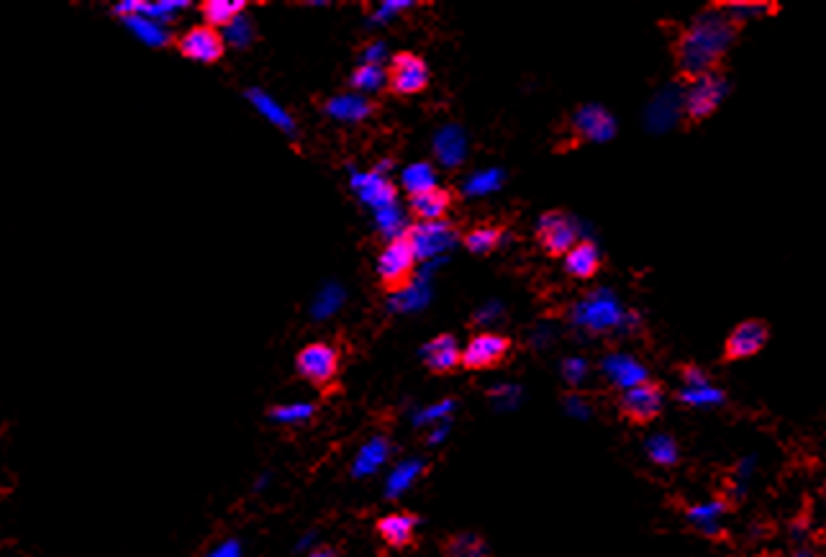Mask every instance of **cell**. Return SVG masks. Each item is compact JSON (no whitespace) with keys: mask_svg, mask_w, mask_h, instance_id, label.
<instances>
[{"mask_svg":"<svg viewBox=\"0 0 826 557\" xmlns=\"http://www.w3.org/2000/svg\"><path fill=\"white\" fill-rule=\"evenodd\" d=\"M737 39V26L721 6H708L675 39V67L685 83L719 70L721 60Z\"/></svg>","mask_w":826,"mask_h":557,"instance_id":"1","label":"cell"},{"mask_svg":"<svg viewBox=\"0 0 826 557\" xmlns=\"http://www.w3.org/2000/svg\"><path fill=\"white\" fill-rule=\"evenodd\" d=\"M421 262V249L413 232L396 237L378 257V285L380 291L396 296L408 291L416 280Z\"/></svg>","mask_w":826,"mask_h":557,"instance_id":"2","label":"cell"},{"mask_svg":"<svg viewBox=\"0 0 826 557\" xmlns=\"http://www.w3.org/2000/svg\"><path fill=\"white\" fill-rule=\"evenodd\" d=\"M295 370L303 380H308L313 388H319L324 396H329L339 386V373H342V355L334 344L313 342L303 347L295 355Z\"/></svg>","mask_w":826,"mask_h":557,"instance_id":"3","label":"cell"},{"mask_svg":"<svg viewBox=\"0 0 826 557\" xmlns=\"http://www.w3.org/2000/svg\"><path fill=\"white\" fill-rule=\"evenodd\" d=\"M726 95H729V80H726V75H721L719 70L706 72V75L685 85L683 116L688 121H693V124L706 121L724 103Z\"/></svg>","mask_w":826,"mask_h":557,"instance_id":"4","label":"cell"},{"mask_svg":"<svg viewBox=\"0 0 826 557\" xmlns=\"http://www.w3.org/2000/svg\"><path fill=\"white\" fill-rule=\"evenodd\" d=\"M429 65L416 52H396L385 67V93L396 98L419 95L429 88Z\"/></svg>","mask_w":826,"mask_h":557,"instance_id":"5","label":"cell"},{"mask_svg":"<svg viewBox=\"0 0 826 557\" xmlns=\"http://www.w3.org/2000/svg\"><path fill=\"white\" fill-rule=\"evenodd\" d=\"M534 237H537L539 249L547 257H552V260H565L567 252L580 242L578 226H575L573 216L567 214V211H560V208L544 211L539 216Z\"/></svg>","mask_w":826,"mask_h":557,"instance_id":"6","label":"cell"},{"mask_svg":"<svg viewBox=\"0 0 826 557\" xmlns=\"http://www.w3.org/2000/svg\"><path fill=\"white\" fill-rule=\"evenodd\" d=\"M511 352H514L511 337L496 332H480L462 350V370H470V373L496 370L511 357Z\"/></svg>","mask_w":826,"mask_h":557,"instance_id":"7","label":"cell"},{"mask_svg":"<svg viewBox=\"0 0 826 557\" xmlns=\"http://www.w3.org/2000/svg\"><path fill=\"white\" fill-rule=\"evenodd\" d=\"M665 409V388L657 380H642L639 386L626 388L619 398V414L632 424H649Z\"/></svg>","mask_w":826,"mask_h":557,"instance_id":"8","label":"cell"},{"mask_svg":"<svg viewBox=\"0 0 826 557\" xmlns=\"http://www.w3.org/2000/svg\"><path fill=\"white\" fill-rule=\"evenodd\" d=\"M175 49L183 54L185 60L203 62V65H216L224 60L226 54V39L219 29H213L208 24L190 26L188 31L177 34L172 39Z\"/></svg>","mask_w":826,"mask_h":557,"instance_id":"9","label":"cell"},{"mask_svg":"<svg viewBox=\"0 0 826 557\" xmlns=\"http://www.w3.org/2000/svg\"><path fill=\"white\" fill-rule=\"evenodd\" d=\"M614 131V116L601 106H583L570 119V139H573V144L608 142V139L614 137Z\"/></svg>","mask_w":826,"mask_h":557,"instance_id":"10","label":"cell"},{"mask_svg":"<svg viewBox=\"0 0 826 557\" xmlns=\"http://www.w3.org/2000/svg\"><path fill=\"white\" fill-rule=\"evenodd\" d=\"M452 203H455L452 190L439 188V185H426V188L411 190V198H408L411 216L424 226L439 224V221L447 219L449 211H452Z\"/></svg>","mask_w":826,"mask_h":557,"instance_id":"11","label":"cell"},{"mask_svg":"<svg viewBox=\"0 0 826 557\" xmlns=\"http://www.w3.org/2000/svg\"><path fill=\"white\" fill-rule=\"evenodd\" d=\"M767 334H770L767 332V324L760 319H747L742 324H737V329L726 337L724 360L734 362L755 357L767 344Z\"/></svg>","mask_w":826,"mask_h":557,"instance_id":"12","label":"cell"},{"mask_svg":"<svg viewBox=\"0 0 826 557\" xmlns=\"http://www.w3.org/2000/svg\"><path fill=\"white\" fill-rule=\"evenodd\" d=\"M424 365L431 375H452L462 370V350L455 334H439L424 347Z\"/></svg>","mask_w":826,"mask_h":557,"instance_id":"13","label":"cell"},{"mask_svg":"<svg viewBox=\"0 0 826 557\" xmlns=\"http://www.w3.org/2000/svg\"><path fill=\"white\" fill-rule=\"evenodd\" d=\"M416 527H419V519L408 511L380 516L375 522V532L390 550H408L416 542Z\"/></svg>","mask_w":826,"mask_h":557,"instance_id":"14","label":"cell"},{"mask_svg":"<svg viewBox=\"0 0 826 557\" xmlns=\"http://www.w3.org/2000/svg\"><path fill=\"white\" fill-rule=\"evenodd\" d=\"M726 511H729V501H726V498H711V501H703V504L688 506L685 516H688V522H691L703 537L719 540V537H724Z\"/></svg>","mask_w":826,"mask_h":557,"instance_id":"15","label":"cell"},{"mask_svg":"<svg viewBox=\"0 0 826 557\" xmlns=\"http://www.w3.org/2000/svg\"><path fill=\"white\" fill-rule=\"evenodd\" d=\"M601 270V252H598L596 242L590 239H580L565 257V273L575 280H590L596 278Z\"/></svg>","mask_w":826,"mask_h":557,"instance_id":"16","label":"cell"},{"mask_svg":"<svg viewBox=\"0 0 826 557\" xmlns=\"http://www.w3.org/2000/svg\"><path fill=\"white\" fill-rule=\"evenodd\" d=\"M503 234H506V226H501V224L472 226L470 232L462 237V247H465L467 252H472V255L488 257V255H493L498 247H501Z\"/></svg>","mask_w":826,"mask_h":557,"instance_id":"17","label":"cell"},{"mask_svg":"<svg viewBox=\"0 0 826 557\" xmlns=\"http://www.w3.org/2000/svg\"><path fill=\"white\" fill-rule=\"evenodd\" d=\"M198 11L206 18L208 26L221 29V26L234 24L236 18L247 11V3H242V0H236V3H229V0H206V3L198 6Z\"/></svg>","mask_w":826,"mask_h":557,"instance_id":"18","label":"cell"},{"mask_svg":"<svg viewBox=\"0 0 826 557\" xmlns=\"http://www.w3.org/2000/svg\"><path fill=\"white\" fill-rule=\"evenodd\" d=\"M719 6L724 8L726 18H729L737 29L742 24H750L755 18H765L767 13L775 11V6H770V3H757V0H732V3H719Z\"/></svg>","mask_w":826,"mask_h":557,"instance_id":"19","label":"cell"},{"mask_svg":"<svg viewBox=\"0 0 826 557\" xmlns=\"http://www.w3.org/2000/svg\"><path fill=\"white\" fill-rule=\"evenodd\" d=\"M444 557H490L488 545H485L483 537L478 534L465 532V534H452L447 542H444Z\"/></svg>","mask_w":826,"mask_h":557,"instance_id":"20","label":"cell"},{"mask_svg":"<svg viewBox=\"0 0 826 557\" xmlns=\"http://www.w3.org/2000/svg\"><path fill=\"white\" fill-rule=\"evenodd\" d=\"M647 455L649 460L655 465H662V468H673L678 463V442H675L670 434H655V437L647 439Z\"/></svg>","mask_w":826,"mask_h":557,"instance_id":"21","label":"cell"},{"mask_svg":"<svg viewBox=\"0 0 826 557\" xmlns=\"http://www.w3.org/2000/svg\"><path fill=\"white\" fill-rule=\"evenodd\" d=\"M678 398L683 403H688V406H693V409H714V406H721L726 401L724 391H719L714 383L701 388H683L678 393Z\"/></svg>","mask_w":826,"mask_h":557,"instance_id":"22","label":"cell"},{"mask_svg":"<svg viewBox=\"0 0 826 557\" xmlns=\"http://www.w3.org/2000/svg\"><path fill=\"white\" fill-rule=\"evenodd\" d=\"M349 85L354 90H362V93H367V90H385V70L378 62H365V65H360L352 72Z\"/></svg>","mask_w":826,"mask_h":557,"instance_id":"23","label":"cell"},{"mask_svg":"<svg viewBox=\"0 0 826 557\" xmlns=\"http://www.w3.org/2000/svg\"><path fill=\"white\" fill-rule=\"evenodd\" d=\"M757 470V457L755 455H747L742 457L737 463V468H734V475H732V486H729V496L734 498V501H739V498L747 496V486H750L752 475H755Z\"/></svg>","mask_w":826,"mask_h":557,"instance_id":"24","label":"cell"},{"mask_svg":"<svg viewBox=\"0 0 826 557\" xmlns=\"http://www.w3.org/2000/svg\"><path fill=\"white\" fill-rule=\"evenodd\" d=\"M680 378H683V388H701L711 383L708 375L703 373L701 368H696V365H685V368L680 370Z\"/></svg>","mask_w":826,"mask_h":557,"instance_id":"25","label":"cell"},{"mask_svg":"<svg viewBox=\"0 0 826 557\" xmlns=\"http://www.w3.org/2000/svg\"><path fill=\"white\" fill-rule=\"evenodd\" d=\"M308 557H339V552L334 547H316Z\"/></svg>","mask_w":826,"mask_h":557,"instance_id":"26","label":"cell"},{"mask_svg":"<svg viewBox=\"0 0 826 557\" xmlns=\"http://www.w3.org/2000/svg\"><path fill=\"white\" fill-rule=\"evenodd\" d=\"M791 557H819V555H816L809 545H798L796 550L791 552Z\"/></svg>","mask_w":826,"mask_h":557,"instance_id":"27","label":"cell"},{"mask_svg":"<svg viewBox=\"0 0 826 557\" xmlns=\"http://www.w3.org/2000/svg\"><path fill=\"white\" fill-rule=\"evenodd\" d=\"M821 501H824V506H826V483H824V488H821Z\"/></svg>","mask_w":826,"mask_h":557,"instance_id":"28","label":"cell"},{"mask_svg":"<svg viewBox=\"0 0 826 557\" xmlns=\"http://www.w3.org/2000/svg\"><path fill=\"white\" fill-rule=\"evenodd\" d=\"M760 557H780V555H775V552H765V555H760Z\"/></svg>","mask_w":826,"mask_h":557,"instance_id":"29","label":"cell"}]
</instances>
